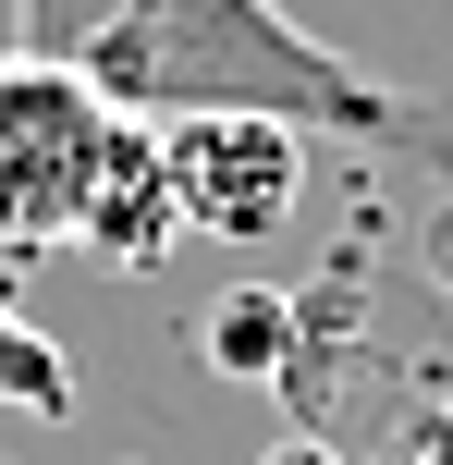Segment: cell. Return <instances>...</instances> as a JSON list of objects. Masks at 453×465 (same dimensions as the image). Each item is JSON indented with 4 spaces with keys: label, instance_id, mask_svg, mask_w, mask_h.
<instances>
[{
    "label": "cell",
    "instance_id": "3957f363",
    "mask_svg": "<svg viewBox=\"0 0 453 465\" xmlns=\"http://www.w3.org/2000/svg\"><path fill=\"white\" fill-rule=\"evenodd\" d=\"M172 196H184V232H221V245H270L307 196V135L270 111H184L160 123Z\"/></svg>",
    "mask_w": 453,
    "mask_h": 465
},
{
    "label": "cell",
    "instance_id": "8992f818",
    "mask_svg": "<svg viewBox=\"0 0 453 465\" xmlns=\"http://www.w3.org/2000/svg\"><path fill=\"white\" fill-rule=\"evenodd\" d=\"M0 404H25V417H74V368H62V343L13 306V270H0Z\"/></svg>",
    "mask_w": 453,
    "mask_h": 465
},
{
    "label": "cell",
    "instance_id": "277c9868",
    "mask_svg": "<svg viewBox=\"0 0 453 465\" xmlns=\"http://www.w3.org/2000/svg\"><path fill=\"white\" fill-rule=\"evenodd\" d=\"M172 232H184V196H172V160H160V123H123L98 135V172H86V209H74V245L98 270H160Z\"/></svg>",
    "mask_w": 453,
    "mask_h": 465
},
{
    "label": "cell",
    "instance_id": "5b68a950",
    "mask_svg": "<svg viewBox=\"0 0 453 465\" xmlns=\"http://www.w3.org/2000/svg\"><path fill=\"white\" fill-rule=\"evenodd\" d=\"M294 294H270V282H221L209 306H196V355H209V380H245V392H270V380H294Z\"/></svg>",
    "mask_w": 453,
    "mask_h": 465
},
{
    "label": "cell",
    "instance_id": "6da1fadb",
    "mask_svg": "<svg viewBox=\"0 0 453 465\" xmlns=\"http://www.w3.org/2000/svg\"><path fill=\"white\" fill-rule=\"evenodd\" d=\"M13 49L62 62L123 123L270 111L294 135H405L417 123L331 37H307L282 0H13Z\"/></svg>",
    "mask_w": 453,
    "mask_h": 465
},
{
    "label": "cell",
    "instance_id": "52a82bcc",
    "mask_svg": "<svg viewBox=\"0 0 453 465\" xmlns=\"http://www.w3.org/2000/svg\"><path fill=\"white\" fill-rule=\"evenodd\" d=\"M270 465H343L331 441H307V429H294V441H270Z\"/></svg>",
    "mask_w": 453,
    "mask_h": 465
},
{
    "label": "cell",
    "instance_id": "7a4b0ae2",
    "mask_svg": "<svg viewBox=\"0 0 453 465\" xmlns=\"http://www.w3.org/2000/svg\"><path fill=\"white\" fill-rule=\"evenodd\" d=\"M98 135H111L98 86H74V74L37 62V49H0V270L37 257V245H74Z\"/></svg>",
    "mask_w": 453,
    "mask_h": 465
},
{
    "label": "cell",
    "instance_id": "ba28073f",
    "mask_svg": "<svg viewBox=\"0 0 453 465\" xmlns=\"http://www.w3.org/2000/svg\"><path fill=\"white\" fill-rule=\"evenodd\" d=\"M441 270H453V232H441Z\"/></svg>",
    "mask_w": 453,
    "mask_h": 465
}]
</instances>
